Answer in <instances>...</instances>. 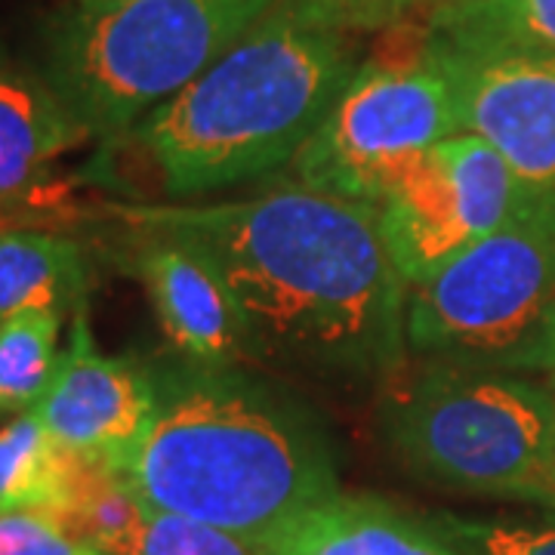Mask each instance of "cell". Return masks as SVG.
I'll return each mask as SVG.
<instances>
[{"label": "cell", "instance_id": "obj_17", "mask_svg": "<svg viewBox=\"0 0 555 555\" xmlns=\"http://www.w3.org/2000/svg\"><path fill=\"white\" fill-rule=\"evenodd\" d=\"M65 315L25 309L0 321V416L25 414L50 389L60 367Z\"/></svg>", "mask_w": 555, "mask_h": 555}, {"label": "cell", "instance_id": "obj_16", "mask_svg": "<svg viewBox=\"0 0 555 555\" xmlns=\"http://www.w3.org/2000/svg\"><path fill=\"white\" fill-rule=\"evenodd\" d=\"M426 40L555 56V0H433Z\"/></svg>", "mask_w": 555, "mask_h": 555}, {"label": "cell", "instance_id": "obj_11", "mask_svg": "<svg viewBox=\"0 0 555 555\" xmlns=\"http://www.w3.org/2000/svg\"><path fill=\"white\" fill-rule=\"evenodd\" d=\"M130 272L142 281L179 356L219 367L257 361L241 302L217 262L195 244L142 232Z\"/></svg>", "mask_w": 555, "mask_h": 555}, {"label": "cell", "instance_id": "obj_14", "mask_svg": "<svg viewBox=\"0 0 555 555\" xmlns=\"http://www.w3.org/2000/svg\"><path fill=\"white\" fill-rule=\"evenodd\" d=\"M90 262L78 241L43 229H0V321L25 309L78 312Z\"/></svg>", "mask_w": 555, "mask_h": 555}, {"label": "cell", "instance_id": "obj_22", "mask_svg": "<svg viewBox=\"0 0 555 555\" xmlns=\"http://www.w3.org/2000/svg\"><path fill=\"white\" fill-rule=\"evenodd\" d=\"M546 377H550V386H553V392H555V356H553V361H550V371H546Z\"/></svg>", "mask_w": 555, "mask_h": 555}, {"label": "cell", "instance_id": "obj_5", "mask_svg": "<svg viewBox=\"0 0 555 555\" xmlns=\"http://www.w3.org/2000/svg\"><path fill=\"white\" fill-rule=\"evenodd\" d=\"M379 433L426 481L555 506V392L488 367L416 361L383 386Z\"/></svg>", "mask_w": 555, "mask_h": 555}, {"label": "cell", "instance_id": "obj_4", "mask_svg": "<svg viewBox=\"0 0 555 555\" xmlns=\"http://www.w3.org/2000/svg\"><path fill=\"white\" fill-rule=\"evenodd\" d=\"M278 0H68L40 28V75L90 139L130 133L229 53Z\"/></svg>", "mask_w": 555, "mask_h": 555}, {"label": "cell", "instance_id": "obj_8", "mask_svg": "<svg viewBox=\"0 0 555 555\" xmlns=\"http://www.w3.org/2000/svg\"><path fill=\"white\" fill-rule=\"evenodd\" d=\"M525 198L496 149L476 133H454L408 160L374 210L389 257L414 287L500 232Z\"/></svg>", "mask_w": 555, "mask_h": 555}, {"label": "cell", "instance_id": "obj_15", "mask_svg": "<svg viewBox=\"0 0 555 555\" xmlns=\"http://www.w3.org/2000/svg\"><path fill=\"white\" fill-rule=\"evenodd\" d=\"M78 456L47 433L35 411L0 429V513H43L62 518L78 494Z\"/></svg>", "mask_w": 555, "mask_h": 555}, {"label": "cell", "instance_id": "obj_13", "mask_svg": "<svg viewBox=\"0 0 555 555\" xmlns=\"http://www.w3.org/2000/svg\"><path fill=\"white\" fill-rule=\"evenodd\" d=\"M259 555H463L433 518L374 494H339L287 518Z\"/></svg>", "mask_w": 555, "mask_h": 555}, {"label": "cell", "instance_id": "obj_6", "mask_svg": "<svg viewBox=\"0 0 555 555\" xmlns=\"http://www.w3.org/2000/svg\"><path fill=\"white\" fill-rule=\"evenodd\" d=\"M414 361L546 374L555 356V198L528 195L500 232L408 287Z\"/></svg>", "mask_w": 555, "mask_h": 555}, {"label": "cell", "instance_id": "obj_20", "mask_svg": "<svg viewBox=\"0 0 555 555\" xmlns=\"http://www.w3.org/2000/svg\"><path fill=\"white\" fill-rule=\"evenodd\" d=\"M297 16L346 35L383 31L404 22L423 0H284Z\"/></svg>", "mask_w": 555, "mask_h": 555}, {"label": "cell", "instance_id": "obj_18", "mask_svg": "<svg viewBox=\"0 0 555 555\" xmlns=\"http://www.w3.org/2000/svg\"><path fill=\"white\" fill-rule=\"evenodd\" d=\"M112 555H259V550L214 525L142 506L139 521Z\"/></svg>", "mask_w": 555, "mask_h": 555}, {"label": "cell", "instance_id": "obj_19", "mask_svg": "<svg viewBox=\"0 0 555 555\" xmlns=\"http://www.w3.org/2000/svg\"><path fill=\"white\" fill-rule=\"evenodd\" d=\"M463 555H555V525L478 521L454 513L433 516Z\"/></svg>", "mask_w": 555, "mask_h": 555}, {"label": "cell", "instance_id": "obj_7", "mask_svg": "<svg viewBox=\"0 0 555 555\" xmlns=\"http://www.w3.org/2000/svg\"><path fill=\"white\" fill-rule=\"evenodd\" d=\"M454 133L460 120L451 78L420 47L414 60L361 62L291 170L306 189L377 204L408 160Z\"/></svg>", "mask_w": 555, "mask_h": 555}, {"label": "cell", "instance_id": "obj_9", "mask_svg": "<svg viewBox=\"0 0 555 555\" xmlns=\"http://www.w3.org/2000/svg\"><path fill=\"white\" fill-rule=\"evenodd\" d=\"M451 78L460 133H476L534 198H555V56L423 38Z\"/></svg>", "mask_w": 555, "mask_h": 555}, {"label": "cell", "instance_id": "obj_2", "mask_svg": "<svg viewBox=\"0 0 555 555\" xmlns=\"http://www.w3.org/2000/svg\"><path fill=\"white\" fill-rule=\"evenodd\" d=\"M152 377L155 416L120 473L145 509L259 546L287 518L343 491L334 441L294 392L241 364L189 358Z\"/></svg>", "mask_w": 555, "mask_h": 555}, {"label": "cell", "instance_id": "obj_1", "mask_svg": "<svg viewBox=\"0 0 555 555\" xmlns=\"http://www.w3.org/2000/svg\"><path fill=\"white\" fill-rule=\"evenodd\" d=\"M120 217L217 262L257 361L349 389H383L408 364V281L383 244L374 204L287 182L257 198L124 207Z\"/></svg>", "mask_w": 555, "mask_h": 555}, {"label": "cell", "instance_id": "obj_12", "mask_svg": "<svg viewBox=\"0 0 555 555\" xmlns=\"http://www.w3.org/2000/svg\"><path fill=\"white\" fill-rule=\"evenodd\" d=\"M87 139L43 75L0 62V222L53 207L56 160Z\"/></svg>", "mask_w": 555, "mask_h": 555}, {"label": "cell", "instance_id": "obj_3", "mask_svg": "<svg viewBox=\"0 0 555 555\" xmlns=\"http://www.w3.org/2000/svg\"><path fill=\"white\" fill-rule=\"evenodd\" d=\"M361 68L352 35L284 0L130 130L173 198H198L291 167Z\"/></svg>", "mask_w": 555, "mask_h": 555}, {"label": "cell", "instance_id": "obj_10", "mask_svg": "<svg viewBox=\"0 0 555 555\" xmlns=\"http://www.w3.org/2000/svg\"><path fill=\"white\" fill-rule=\"evenodd\" d=\"M31 411L68 454L120 476L155 416V377L130 358L100 352L80 306L53 383Z\"/></svg>", "mask_w": 555, "mask_h": 555}, {"label": "cell", "instance_id": "obj_21", "mask_svg": "<svg viewBox=\"0 0 555 555\" xmlns=\"http://www.w3.org/2000/svg\"><path fill=\"white\" fill-rule=\"evenodd\" d=\"M0 555H108L43 513H0Z\"/></svg>", "mask_w": 555, "mask_h": 555}]
</instances>
